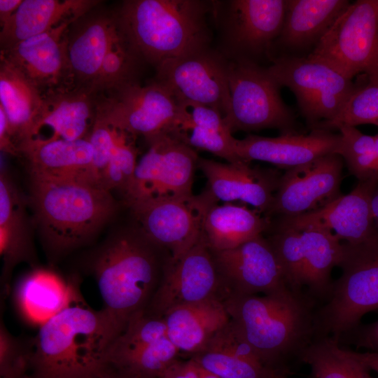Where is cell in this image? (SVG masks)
Here are the masks:
<instances>
[{
	"label": "cell",
	"instance_id": "1",
	"mask_svg": "<svg viewBox=\"0 0 378 378\" xmlns=\"http://www.w3.org/2000/svg\"><path fill=\"white\" fill-rule=\"evenodd\" d=\"M223 303L234 328L262 363L284 375L314 339V300L303 292L232 293Z\"/></svg>",
	"mask_w": 378,
	"mask_h": 378
},
{
	"label": "cell",
	"instance_id": "2",
	"mask_svg": "<svg viewBox=\"0 0 378 378\" xmlns=\"http://www.w3.org/2000/svg\"><path fill=\"white\" fill-rule=\"evenodd\" d=\"M122 332L99 311L69 305L40 327L33 340L29 368L33 378H102L106 354Z\"/></svg>",
	"mask_w": 378,
	"mask_h": 378
},
{
	"label": "cell",
	"instance_id": "3",
	"mask_svg": "<svg viewBox=\"0 0 378 378\" xmlns=\"http://www.w3.org/2000/svg\"><path fill=\"white\" fill-rule=\"evenodd\" d=\"M30 176L34 223L52 260L87 244L118 209L111 192L97 182Z\"/></svg>",
	"mask_w": 378,
	"mask_h": 378
},
{
	"label": "cell",
	"instance_id": "4",
	"mask_svg": "<svg viewBox=\"0 0 378 378\" xmlns=\"http://www.w3.org/2000/svg\"><path fill=\"white\" fill-rule=\"evenodd\" d=\"M135 224L108 239L90 257L104 309L122 331L130 319L145 311L170 258Z\"/></svg>",
	"mask_w": 378,
	"mask_h": 378
},
{
	"label": "cell",
	"instance_id": "5",
	"mask_svg": "<svg viewBox=\"0 0 378 378\" xmlns=\"http://www.w3.org/2000/svg\"><path fill=\"white\" fill-rule=\"evenodd\" d=\"M199 0H129L117 12L142 60L163 62L208 47L207 17L216 7Z\"/></svg>",
	"mask_w": 378,
	"mask_h": 378
},
{
	"label": "cell",
	"instance_id": "6",
	"mask_svg": "<svg viewBox=\"0 0 378 378\" xmlns=\"http://www.w3.org/2000/svg\"><path fill=\"white\" fill-rule=\"evenodd\" d=\"M338 266L342 275L315 310L314 327V337L328 336L339 342L365 314L378 309V232L360 243L342 244Z\"/></svg>",
	"mask_w": 378,
	"mask_h": 378
},
{
	"label": "cell",
	"instance_id": "7",
	"mask_svg": "<svg viewBox=\"0 0 378 378\" xmlns=\"http://www.w3.org/2000/svg\"><path fill=\"white\" fill-rule=\"evenodd\" d=\"M228 85L230 106L224 120L232 133L265 128L296 132L295 116L267 68L251 60L233 59L229 62Z\"/></svg>",
	"mask_w": 378,
	"mask_h": 378
},
{
	"label": "cell",
	"instance_id": "8",
	"mask_svg": "<svg viewBox=\"0 0 378 378\" xmlns=\"http://www.w3.org/2000/svg\"><path fill=\"white\" fill-rule=\"evenodd\" d=\"M148 150L137 162L132 181L123 193L125 205L158 200L190 198L199 157L172 133L146 140Z\"/></svg>",
	"mask_w": 378,
	"mask_h": 378
},
{
	"label": "cell",
	"instance_id": "9",
	"mask_svg": "<svg viewBox=\"0 0 378 378\" xmlns=\"http://www.w3.org/2000/svg\"><path fill=\"white\" fill-rule=\"evenodd\" d=\"M267 70L281 86L295 94L301 114L312 130L335 119L356 84L328 64L309 57H278Z\"/></svg>",
	"mask_w": 378,
	"mask_h": 378
},
{
	"label": "cell",
	"instance_id": "10",
	"mask_svg": "<svg viewBox=\"0 0 378 378\" xmlns=\"http://www.w3.org/2000/svg\"><path fill=\"white\" fill-rule=\"evenodd\" d=\"M308 57L351 79L378 76V0L350 3Z\"/></svg>",
	"mask_w": 378,
	"mask_h": 378
},
{
	"label": "cell",
	"instance_id": "11",
	"mask_svg": "<svg viewBox=\"0 0 378 378\" xmlns=\"http://www.w3.org/2000/svg\"><path fill=\"white\" fill-rule=\"evenodd\" d=\"M229 295L212 251L201 234L199 241L183 255L169 258L145 311L162 318L175 307L211 300L224 302Z\"/></svg>",
	"mask_w": 378,
	"mask_h": 378
},
{
	"label": "cell",
	"instance_id": "12",
	"mask_svg": "<svg viewBox=\"0 0 378 378\" xmlns=\"http://www.w3.org/2000/svg\"><path fill=\"white\" fill-rule=\"evenodd\" d=\"M156 68L155 81L177 102H193L219 111L223 118L230 106L229 62L209 47L166 60Z\"/></svg>",
	"mask_w": 378,
	"mask_h": 378
},
{
	"label": "cell",
	"instance_id": "13",
	"mask_svg": "<svg viewBox=\"0 0 378 378\" xmlns=\"http://www.w3.org/2000/svg\"><path fill=\"white\" fill-rule=\"evenodd\" d=\"M142 233L176 259L200 239L204 215L211 206L200 195L180 200H158L127 206Z\"/></svg>",
	"mask_w": 378,
	"mask_h": 378
},
{
	"label": "cell",
	"instance_id": "14",
	"mask_svg": "<svg viewBox=\"0 0 378 378\" xmlns=\"http://www.w3.org/2000/svg\"><path fill=\"white\" fill-rule=\"evenodd\" d=\"M99 97L111 123L136 137L147 140L174 127L178 102L155 80L145 86L133 82Z\"/></svg>",
	"mask_w": 378,
	"mask_h": 378
},
{
	"label": "cell",
	"instance_id": "15",
	"mask_svg": "<svg viewBox=\"0 0 378 378\" xmlns=\"http://www.w3.org/2000/svg\"><path fill=\"white\" fill-rule=\"evenodd\" d=\"M342 158L331 153L287 169L267 216H296L326 206L342 195Z\"/></svg>",
	"mask_w": 378,
	"mask_h": 378
},
{
	"label": "cell",
	"instance_id": "16",
	"mask_svg": "<svg viewBox=\"0 0 378 378\" xmlns=\"http://www.w3.org/2000/svg\"><path fill=\"white\" fill-rule=\"evenodd\" d=\"M211 251L230 294L270 295L291 290L274 250L262 234L231 249Z\"/></svg>",
	"mask_w": 378,
	"mask_h": 378
},
{
	"label": "cell",
	"instance_id": "17",
	"mask_svg": "<svg viewBox=\"0 0 378 378\" xmlns=\"http://www.w3.org/2000/svg\"><path fill=\"white\" fill-rule=\"evenodd\" d=\"M287 0H233L223 18L226 43L233 59L256 62L272 58L274 42L282 29ZM257 63V62H256Z\"/></svg>",
	"mask_w": 378,
	"mask_h": 378
},
{
	"label": "cell",
	"instance_id": "18",
	"mask_svg": "<svg viewBox=\"0 0 378 378\" xmlns=\"http://www.w3.org/2000/svg\"><path fill=\"white\" fill-rule=\"evenodd\" d=\"M378 179L358 181L354 189L326 206L296 216H279L274 227L302 231L321 229L348 244L363 241L378 232L375 227L371 200Z\"/></svg>",
	"mask_w": 378,
	"mask_h": 378
},
{
	"label": "cell",
	"instance_id": "19",
	"mask_svg": "<svg viewBox=\"0 0 378 378\" xmlns=\"http://www.w3.org/2000/svg\"><path fill=\"white\" fill-rule=\"evenodd\" d=\"M197 168L206 178L201 194L211 204L240 201L267 216L281 176L278 172L244 160L223 163L204 158H199Z\"/></svg>",
	"mask_w": 378,
	"mask_h": 378
},
{
	"label": "cell",
	"instance_id": "20",
	"mask_svg": "<svg viewBox=\"0 0 378 378\" xmlns=\"http://www.w3.org/2000/svg\"><path fill=\"white\" fill-rule=\"evenodd\" d=\"M72 23H64L48 31L23 40L1 50L42 94L74 87L67 52V31Z\"/></svg>",
	"mask_w": 378,
	"mask_h": 378
},
{
	"label": "cell",
	"instance_id": "21",
	"mask_svg": "<svg viewBox=\"0 0 378 378\" xmlns=\"http://www.w3.org/2000/svg\"><path fill=\"white\" fill-rule=\"evenodd\" d=\"M97 105L98 94L90 88H62L43 94L40 112L23 143L88 138Z\"/></svg>",
	"mask_w": 378,
	"mask_h": 378
},
{
	"label": "cell",
	"instance_id": "22",
	"mask_svg": "<svg viewBox=\"0 0 378 378\" xmlns=\"http://www.w3.org/2000/svg\"><path fill=\"white\" fill-rule=\"evenodd\" d=\"M340 134L320 129L308 134L284 133L276 137L249 134L235 139V153L240 160H258L289 169L312 162L322 156L336 153Z\"/></svg>",
	"mask_w": 378,
	"mask_h": 378
},
{
	"label": "cell",
	"instance_id": "23",
	"mask_svg": "<svg viewBox=\"0 0 378 378\" xmlns=\"http://www.w3.org/2000/svg\"><path fill=\"white\" fill-rule=\"evenodd\" d=\"M92 10L73 22L67 31L71 77L78 87H91L105 55L122 30L117 13Z\"/></svg>",
	"mask_w": 378,
	"mask_h": 378
},
{
	"label": "cell",
	"instance_id": "24",
	"mask_svg": "<svg viewBox=\"0 0 378 378\" xmlns=\"http://www.w3.org/2000/svg\"><path fill=\"white\" fill-rule=\"evenodd\" d=\"M26 200L9 174L0 172V255L2 260L1 295L10 290L11 275L21 262H36L31 220Z\"/></svg>",
	"mask_w": 378,
	"mask_h": 378
},
{
	"label": "cell",
	"instance_id": "25",
	"mask_svg": "<svg viewBox=\"0 0 378 378\" xmlns=\"http://www.w3.org/2000/svg\"><path fill=\"white\" fill-rule=\"evenodd\" d=\"M350 3L348 0H287L282 29L272 48V52L279 50L274 57H307Z\"/></svg>",
	"mask_w": 378,
	"mask_h": 378
},
{
	"label": "cell",
	"instance_id": "26",
	"mask_svg": "<svg viewBox=\"0 0 378 378\" xmlns=\"http://www.w3.org/2000/svg\"><path fill=\"white\" fill-rule=\"evenodd\" d=\"M97 4L92 0H23L1 27V50L64 23H73Z\"/></svg>",
	"mask_w": 378,
	"mask_h": 378
},
{
	"label": "cell",
	"instance_id": "27",
	"mask_svg": "<svg viewBox=\"0 0 378 378\" xmlns=\"http://www.w3.org/2000/svg\"><path fill=\"white\" fill-rule=\"evenodd\" d=\"M19 150L29 163L30 176L99 183L92 167L93 149L88 138L27 141L22 144Z\"/></svg>",
	"mask_w": 378,
	"mask_h": 378
},
{
	"label": "cell",
	"instance_id": "28",
	"mask_svg": "<svg viewBox=\"0 0 378 378\" xmlns=\"http://www.w3.org/2000/svg\"><path fill=\"white\" fill-rule=\"evenodd\" d=\"M167 337L181 353L200 351L230 321L223 301L207 300L169 309L162 317Z\"/></svg>",
	"mask_w": 378,
	"mask_h": 378
},
{
	"label": "cell",
	"instance_id": "29",
	"mask_svg": "<svg viewBox=\"0 0 378 378\" xmlns=\"http://www.w3.org/2000/svg\"><path fill=\"white\" fill-rule=\"evenodd\" d=\"M262 214L246 206L214 204L204 215L202 236L212 250L235 248L270 229V217Z\"/></svg>",
	"mask_w": 378,
	"mask_h": 378
},
{
	"label": "cell",
	"instance_id": "30",
	"mask_svg": "<svg viewBox=\"0 0 378 378\" xmlns=\"http://www.w3.org/2000/svg\"><path fill=\"white\" fill-rule=\"evenodd\" d=\"M0 61V106L19 148L27 139L40 112L43 94L4 57L1 56Z\"/></svg>",
	"mask_w": 378,
	"mask_h": 378
},
{
	"label": "cell",
	"instance_id": "31",
	"mask_svg": "<svg viewBox=\"0 0 378 378\" xmlns=\"http://www.w3.org/2000/svg\"><path fill=\"white\" fill-rule=\"evenodd\" d=\"M300 232L304 253V286L314 300L320 299L326 302L332 289L331 272L341 260L342 244L335 235L325 230L306 229Z\"/></svg>",
	"mask_w": 378,
	"mask_h": 378
},
{
	"label": "cell",
	"instance_id": "32",
	"mask_svg": "<svg viewBox=\"0 0 378 378\" xmlns=\"http://www.w3.org/2000/svg\"><path fill=\"white\" fill-rule=\"evenodd\" d=\"M71 293L64 282L48 270L35 269L18 284L15 298L23 314L33 321H46L70 305Z\"/></svg>",
	"mask_w": 378,
	"mask_h": 378
},
{
	"label": "cell",
	"instance_id": "33",
	"mask_svg": "<svg viewBox=\"0 0 378 378\" xmlns=\"http://www.w3.org/2000/svg\"><path fill=\"white\" fill-rule=\"evenodd\" d=\"M181 354L168 337L153 343L127 349L108 351L106 363L142 378H159Z\"/></svg>",
	"mask_w": 378,
	"mask_h": 378
},
{
	"label": "cell",
	"instance_id": "34",
	"mask_svg": "<svg viewBox=\"0 0 378 378\" xmlns=\"http://www.w3.org/2000/svg\"><path fill=\"white\" fill-rule=\"evenodd\" d=\"M300 360L310 368V378H363L365 366L332 337H315Z\"/></svg>",
	"mask_w": 378,
	"mask_h": 378
},
{
	"label": "cell",
	"instance_id": "35",
	"mask_svg": "<svg viewBox=\"0 0 378 378\" xmlns=\"http://www.w3.org/2000/svg\"><path fill=\"white\" fill-rule=\"evenodd\" d=\"M122 33L105 55L90 87L97 94L111 93L136 81L138 66L142 59L133 48L122 27Z\"/></svg>",
	"mask_w": 378,
	"mask_h": 378
},
{
	"label": "cell",
	"instance_id": "36",
	"mask_svg": "<svg viewBox=\"0 0 378 378\" xmlns=\"http://www.w3.org/2000/svg\"><path fill=\"white\" fill-rule=\"evenodd\" d=\"M190 358L220 378H281L286 376L236 356L214 337Z\"/></svg>",
	"mask_w": 378,
	"mask_h": 378
},
{
	"label": "cell",
	"instance_id": "37",
	"mask_svg": "<svg viewBox=\"0 0 378 378\" xmlns=\"http://www.w3.org/2000/svg\"><path fill=\"white\" fill-rule=\"evenodd\" d=\"M338 130L340 140L337 150L358 181L378 179V156L374 136L364 134L356 127L344 125Z\"/></svg>",
	"mask_w": 378,
	"mask_h": 378
},
{
	"label": "cell",
	"instance_id": "38",
	"mask_svg": "<svg viewBox=\"0 0 378 378\" xmlns=\"http://www.w3.org/2000/svg\"><path fill=\"white\" fill-rule=\"evenodd\" d=\"M367 79L363 85H355L335 119L321 122L314 129L330 131L344 125L354 127L361 124L375 125L378 122V76L367 77Z\"/></svg>",
	"mask_w": 378,
	"mask_h": 378
},
{
	"label": "cell",
	"instance_id": "39",
	"mask_svg": "<svg viewBox=\"0 0 378 378\" xmlns=\"http://www.w3.org/2000/svg\"><path fill=\"white\" fill-rule=\"evenodd\" d=\"M116 140L103 174L101 184L109 191L118 190L122 195L130 186L137 164L136 136L116 127Z\"/></svg>",
	"mask_w": 378,
	"mask_h": 378
},
{
	"label": "cell",
	"instance_id": "40",
	"mask_svg": "<svg viewBox=\"0 0 378 378\" xmlns=\"http://www.w3.org/2000/svg\"><path fill=\"white\" fill-rule=\"evenodd\" d=\"M267 239L282 267L288 286L295 292H302L304 253L301 232L274 227Z\"/></svg>",
	"mask_w": 378,
	"mask_h": 378
},
{
	"label": "cell",
	"instance_id": "41",
	"mask_svg": "<svg viewBox=\"0 0 378 378\" xmlns=\"http://www.w3.org/2000/svg\"><path fill=\"white\" fill-rule=\"evenodd\" d=\"M171 133L178 136L192 148L211 152L227 162L240 161L235 153V138L227 125L186 126L176 128Z\"/></svg>",
	"mask_w": 378,
	"mask_h": 378
},
{
	"label": "cell",
	"instance_id": "42",
	"mask_svg": "<svg viewBox=\"0 0 378 378\" xmlns=\"http://www.w3.org/2000/svg\"><path fill=\"white\" fill-rule=\"evenodd\" d=\"M116 134V127L98 97L95 120L88 139L93 149V170L100 184L115 144Z\"/></svg>",
	"mask_w": 378,
	"mask_h": 378
},
{
	"label": "cell",
	"instance_id": "43",
	"mask_svg": "<svg viewBox=\"0 0 378 378\" xmlns=\"http://www.w3.org/2000/svg\"><path fill=\"white\" fill-rule=\"evenodd\" d=\"M33 341L14 337L4 323L0 325V374L4 377L27 372L29 368Z\"/></svg>",
	"mask_w": 378,
	"mask_h": 378
},
{
	"label": "cell",
	"instance_id": "44",
	"mask_svg": "<svg viewBox=\"0 0 378 378\" xmlns=\"http://www.w3.org/2000/svg\"><path fill=\"white\" fill-rule=\"evenodd\" d=\"M339 342H348L368 351L378 353V320L365 325L359 324L344 334L339 339Z\"/></svg>",
	"mask_w": 378,
	"mask_h": 378
},
{
	"label": "cell",
	"instance_id": "45",
	"mask_svg": "<svg viewBox=\"0 0 378 378\" xmlns=\"http://www.w3.org/2000/svg\"><path fill=\"white\" fill-rule=\"evenodd\" d=\"M202 366L192 358L177 359L162 373L159 378H200Z\"/></svg>",
	"mask_w": 378,
	"mask_h": 378
},
{
	"label": "cell",
	"instance_id": "46",
	"mask_svg": "<svg viewBox=\"0 0 378 378\" xmlns=\"http://www.w3.org/2000/svg\"><path fill=\"white\" fill-rule=\"evenodd\" d=\"M0 148L12 155H20V150L11 135L8 120L3 108L0 106Z\"/></svg>",
	"mask_w": 378,
	"mask_h": 378
},
{
	"label": "cell",
	"instance_id": "47",
	"mask_svg": "<svg viewBox=\"0 0 378 378\" xmlns=\"http://www.w3.org/2000/svg\"><path fill=\"white\" fill-rule=\"evenodd\" d=\"M22 0H0V24L3 27L10 19Z\"/></svg>",
	"mask_w": 378,
	"mask_h": 378
},
{
	"label": "cell",
	"instance_id": "48",
	"mask_svg": "<svg viewBox=\"0 0 378 378\" xmlns=\"http://www.w3.org/2000/svg\"><path fill=\"white\" fill-rule=\"evenodd\" d=\"M351 353L369 370H374L378 373V353L372 351L360 353L351 350Z\"/></svg>",
	"mask_w": 378,
	"mask_h": 378
},
{
	"label": "cell",
	"instance_id": "49",
	"mask_svg": "<svg viewBox=\"0 0 378 378\" xmlns=\"http://www.w3.org/2000/svg\"><path fill=\"white\" fill-rule=\"evenodd\" d=\"M102 378H141L130 372L109 366Z\"/></svg>",
	"mask_w": 378,
	"mask_h": 378
},
{
	"label": "cell",
	"instance_id": "50",
	"mask_svg": "<svg viewBox=\"0 0 378 378\" xmlns=\"http://www.w3.org/2000/svg\"><path fill=\"white\" fill-rule=\"evenodd\" d=\"M371 208L375 227L378 231V186L372 197Z\"/></svg>",
	"mask_w": 378,
	"mask_h": 378
},
{
	"label": "cell",
	"instance_id": "51",
	"mask_svg": "<svg viewBox=\"0 0 378 378\" xmlns=\"http://www.w3.org/2000/svg\"><path fill=\"white\" fill-rule=\"evenodd\" d=\"M200 378H220V377L202 367Z\"/></svg>",
	"mask_w": 378,
	"mask_h": 378
},
{
	"label": "cell",
	"instance_id": "52",
	"mask_svg": "<svg viewBox=\"0 0 378 378\" xmlns=\"http://www.w3.org/2000/svg\"><path fill=\"white\" fill-rule=\"evenodd\" d=\"M1 378H33V377L31 376V374H28L27 372H24L2 377Z\"/></svg>",
	"mask_w": 378,
	"mask_h": 378
},
{
	"label": "cell",
	"instance_id": "53",
	"mask_svg": "<svg viewBox=\"0 0 378 378\" xmlns=\"http://www.w3.org/2000/svg\"><path fill=\"white\" fill-rule=\"evenodd\" d=\"M365 366V365H364ZM369 370L365 366L363 372V378H376L370 375Z\"/></svg>",
	"mask_w": 378,
	"mask_h": 378
},
{
	"label": "cell",
	"instance_id": "54",
	"mask_svg": "<svg viewBox=\"0 0 378 378\" xmlns=\"http://www.w3.org/2000/svg\"><path fill=\"white\" fill-rule=\"evenodd\" d=\"M374 139H375V149H376V152L378 156V134L374 136Z\"/></svg>",
	"mask_w": 378,
	"mask_h": 378
},
{
	"label": "cell",
	"instance_id": "55",
	"mask_svg": "<svg viewBox=\"0 0 378 378\" xmlns=\"http://www.w3.org/2000/svg\"><path fill=\"white\" fill-rule=\"evenodd\" d=\"M281 378H288V376H284V377H283Z\"/></svg>",
	"mask_w": 378,
	"mask_h": 378
},
{
	"label": "cell",
	"instance_id": "56",
	"mask_svg": "<svg viewBox=\"0 0 378 378\" xmlns=\"http://www.w3.org/2000/svg\"><path fill=\"white\" fill-rule=\"evenodd\" d=\"M375 125L378 126V122Z\"/></svg>",
	"mask_w": 378,
	"mask_h": 378
},
{
	"label": "cell",
	"instance_id": "57",
	"mask_svg": "<svg viewBox=\"0 0 378 378\" xmlns=\"http://www.w3.org/2000/svg\"><path fill=\"white\" fill-rule=\"evenodd\" d=\"M141 378H142V377H141Z\"/></svg>",
	"mask_w": 378,
	"mask_h": 378
}]
</instances>
